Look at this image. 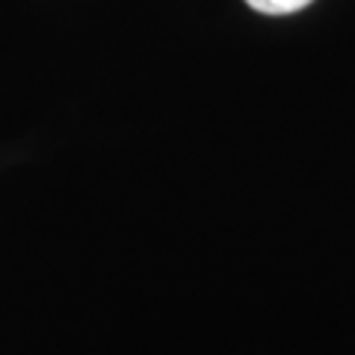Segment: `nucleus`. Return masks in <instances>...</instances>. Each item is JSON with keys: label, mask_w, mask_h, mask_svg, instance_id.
Segmentation results:
<instances>
[{"label": "nucleus", "mask_w": 355, "mask_h": 355, "mask_svg": "<svg viewBox=\"0 0 355 355\" xmlns=\"http://www.w3.org/2000/svg\"><path fill=\"white\" fill-rule=\"evenodd\" d=\"M246 3L254 12H263V15H291L305 9L308 3H314V0H246Z\"/></svg>", "instance_id": "nucleus-1"}]
</instances>
